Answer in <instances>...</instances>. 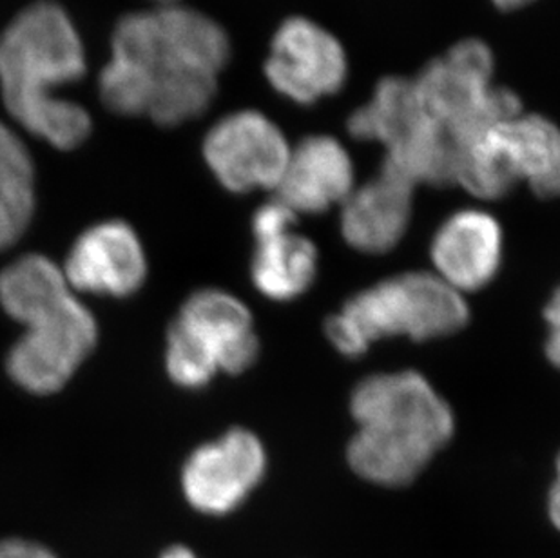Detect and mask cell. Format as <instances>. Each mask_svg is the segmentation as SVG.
Here are the masks:
<instances>
[{"mask_svg":"<svg viewBox=\"0 0 560 558\" xmlns=\"http://www.w3.org/2000/svg\"><path fill=\"white\" fill-rule=\"evenodd\" d=\"M229 54L228 33L200 11L162 4L131 13L113 33L102 101L120 115L178 126L209 107Z\"/></svg>","mask_w":560,"mask_h":558,"instance_id":"obj_1","label":"cell"},{"mask_svg":"<svg viewBox=\"0 0 560 558\" xmlns=\"http://www.w3.org/2000/svg\"><path fill=\"white\" fill-rule=\"evenodd\" d=\"M85 73L73 22L54 2L22 11L0 35V90L5 109L24 129L69 151L90 137L84 107L55 95Z\"/></svg>","mask_w":560,"mask_h":558,"instance_id":"obj_2","label":"cell"},{"mask_svg":"<svg viewBox=\"0 0 560 558\" xmlns=\"http://www.w3.org/2000/svg\"><path fill=\"white\" fill-rule=\"evenodd\" d=\"M350 411L358 432L350 439L347 458L350 468L372 485H410L454 435V411L413 370L360 381Z\"/></svg>","mask_w":560,"mask_h":558,"instance_id":"obj_3","label":"cell"},{"mask_svg":"<svg viewBox=\"0 0 560 558\" xmlns=\"http://www.w3.org/2000/svg\"><path fill=\"white\" fill-rule=\"evenodd\" d=\"M468 319L465 298L443 279L430 272H405L350 298L328 319L327 337L345 358H361L381 339H438L457 333Z\"/></svg>","mask_w":560,"mask_h":558,"instance_id":"obj_4","label":"cell"},{"mask_svg":"<svg viewBox=\"0 0 560 558\" xmlns=\"http://www.w3.org/2000/svg\"><path fill=\"white\" fill-rule=\"evenodd\" d=\"M455 182L487 200L526 182L540 198L560 196V129L539 115L513 116L457 146Z\"/></svg>","mask_w":560,"mask_h":558,"instance_id":"obj_5","label":"cell"},{"mask_svg":"<svg viewBox=\"0 0 560 558\" xmlns=\"http://www.w3.org/2000/svg\"><path fill=\"white\" fill-rule=\"evenodd\" d=\"M349 131L358 140L383 143L385 167L413 185L455 182L457 146L424 109L413 80H381L371 101L350 116Z\"/></svg>","mask_w":560,"mask_h":558,"instance_id":"obj_6","label":"cell"},{"mask_svg":"<svg viewBox=\"0 0 560 558\" xmlns=\"http://www.w3.org/2000/svg\"><path fill=\"white\" fill-rule=\"evenodd\" d=\"M492 77V51L470 38L435 58L413 82L424 109L459 146L521 115V101L512 91L495 88Z\"/></svg>","mask_w":560,"mask_h":558,"instance_id":"obj_7","label":"cell"},{"mask_svg":"<svg viewBox=\"0 0 560 558\" xmlns=\"http://www.w3.org/2000/svg\"><path fill=\"white\" fill-rule=\"evenodd\" d=\"M96 342L98 323L93 312L71 294L13 342L5 356V372L24 392L57 394L73 380Z\"/></svg>","mask_w":560,"mask_h":558,"instance_id":"obj_8","label":"cell"},{"mask_svg":"<svg viewBox=\"0 0 560 558\" xmlns=\"http://www.w3.org/2000/svg\"><path fill=\"white\" fill-rule=\"evenodd\" d=\"M267 472V452L256 433L233 428L196 447L182 468V491L192 510L222 516L249 499Z\"/></svg>","mask_w":560,"mask_h":558,"instance_id":"obj_9","label":"cell"},{"mask_svg":"<svg viewBox=\"0 0 560 558\" xmlns=\"http://www.w3.org/2000/svg\"><path fill=\"white\" fill-rule=\"evenodd\" d=\"M203 156L225 189L247 195L254 189H278L291 146L267 116L240 112L212 127Z\"/></svg>","mask_w":560,"mask_h":558,"instance_id":"obj_10","label":"cell"},{"mask_svg":"<svg viewBox=\"0 0 560 558\" xmlns=\"http://www.w3.org/2000/svg\"><path fill=\"white\" fill-rule=\"evenodd\" d=\"M265 73L281 95L298 104H312L341 90L347 55L332 33L296 16L276 32Z\"/></svg>","mask_w":560,"mask_h":558,"instance_id":"obj_11","label":"cell"},{"mask_svg":"<svg viewBox=\"0 0 560 558\" xmlns=\"http://www.w3.org/2000/svg\"><path fill=\"white\" fill-rule=\"evenodd\" d=\"M63 275L73 292L126 300L145 283L148 258L137 231L129 223L109 220L74 240Z\"/></svg>","mask_w":560,"mask_h":558,"instance_id":"obj_12","label":"cell"},{"mask_svg":"<svg viewBox=\"0 0 560 558\" xmlns=\"http://www.w3.org/2000/svg\"><path fill=\"white\" fill-rule=\"evenodd\" d=\"M502 248L504 237L498 220L479 209H466L439 226L430 259L435 276L463 294L493 281L501 269Z\"/></svg>","mask_w":560,"mask_h":558,"instance_id":"obj_13","label":"cell"},{"mask_svg":"<svg viewBox=\"0 0 560 558\" xmlns=\"http://www.w3.org/2000/svg\"><path fill=\"white\" fill-rule=\"evenodd\" d=\"M173 322L206 348L220 372L242 374L258 359L259 339L253 314L244 301L228 290H196Z\"/></svg>","mask_w":560,"mask_h":558,"instance_id":"obj_14","label":"cell"},{"mask_svg":"<svg viewBox=\"0 0 560 558\" xmlns=\"http://www.w3.org/2000/svg\"><path fill=\"white\" fill-rule=\"evenodd\" d=\"M413 187L383 165L380 176L352 190L343 201L339 223L345 242L365 254H385L396 247L410 225Z\"/></svg>","mask_w":560,"mask_h":558,"instance_id":"obj_15","label":"cell"},{"mask_svg":"<svg viewBox=\"0 0 560 558\" xmlns=\"http://www.w3.org/2000/svg\"><path fill=\"white\" fill-rule=\"evenodd\" d=\"M354 190V165L347 149L332 137H308L291 149L278 200L296 214H319L341 204Z\"/></svg>","mask_w":560,"mask_h":558,"instance_id":"obj_16","label":"cell"},{"mask_svg":"<svg viewBox=\"0 0 560 558\" xmlns=\"http://www.w3.org/2000/svg\"><path fill=\"white\" fill-rule=\"evenodd\" d=\"M71 294L62 267L44 254L21 256L0 272V306L24 327L54 314Z\"/></svg>","mask_w":560,"mask_h":558,"instance_id":"obj_17","label":"cell"},{"mask_svg":"<svg viewBox=\"0 0 560 558\" xmlns=\"http://www.w3.org/2000/svg\"><path fill=\"white\" fill-rule=\"evenodd\" d=\"M317 275V248L308 237L291 231L256 242L250 279L267 300H296L311 289Z\"/></svg>","mask_w":560,"mask_h":558,"instance_id":"obj_18","label":"cell"},{"mask_svg":"<svg viewBox=\"0 0 560 558\" xmlns=\"http://www.w3.org/2000/svg\"><path fill=\"white\" fill-rule=\"evenodd\" d=\"M35 212V167L21 138L0 121V251L13 247Z\"/></svg>","mask_w":560,"mask_h":558,"instance_id":"obj_19","label":"cell"},{"mask_svg":"<svg viewBox=\"0 0 560 558\" xmlns=\"http://www.w3.org/2000/svg\"><path fill=\"white\" fill-rule=\"evenodd\" d=\"M165 372L184 391H201L220 372L206 348L176 322L167 328Z\"/></svg>","mask_w":560,"mask_h":558,"instance_id":"obj_20","label":"cell"},{"mask_svg":"<svg viewBox=\"0 0 560 558\" xmlns=\"http://www.w3.org/2000/svg\"><path fill=\"white\" fill-rule=\"evenodd\" d=\"M296 212L283 201L276 200L264 204L253 217V234L256 242H264L270 237L281 236L294 231L296 225Z\"/></svg>","mask_w":560,"mask_h":558,"instance_id":"obj_21","label":"cell"},{"mask_svg":"<svg viewBox=\"0 0 560 558\" xmlns=\"http://www.w3.org/2000/svg\"><path fill=\"white\" fill-rule=\"evenodd\" d=\"M545 319L548 325L546 358L557 370H560V284L546 305Z\"/></svg>","mask_w":560,"mask_h":558,"instance_id":"obj_22","label":"cell"},{"mask_svg":"<svg viewBox=\"0 0 560 558\" xmlns=\"http://www.w3.org/2000/svg\"><path fill=\"white\" fill-rule=\"evenodd\" d=\"M0 558H59V555L37 540L10 537L0 540Z\"/></svg>","mask_w":560,"mask_h":558,"instance_id":"obj_23","label":"cell"},{"mask_svg":"<svg viewBox=\"0 0 560 558\" xmlns=\"http://www.w3.org/2000/svg\"><path fill=\"white\" fill-rule=\"evenodd\" d=\"M548 515L557 532H560V453L556 461V479L548 491Z\"/></svg>","mask_w":560,"mask_h":558,"instance_id":"obj_24","label":"cell"},{"mask_svg":"<svg viewBox=\"0 0 560 558\" xmlns=\"http://www.w3.org/2000/svg\"><path fill=\"white\" fill-rule=\"evenodd\" d=\"M159 558H200L198 555L192 551V549L187 548L184 544H173L170 548H165L162 554H160Z\"/></svg>","mask_w":560,"mask_h":558,"instance_id":"obj_25","label":"cell"},{"mask_svg":"<svg viewBox=\"0 0 560 558\" xmlns=\"http://www.w3.org/2000/svg\"><path fill=\"white\" fill-rule=\"evenodd\" d=\"M499 8L502 10H517V8H523V5L529 4L532 0H493Z\"/></svg>","mask_w":560,"mask_h":558,"instance_id":"obj_26","label":"cell"},{"mask_svg":"<svg viewBox=\"0 0 560 558\" xmlns=\"http://www.w3.org/2000/svg\"><path fill=\"white\" fill-rule=\"evenodd\" d=\"M156 2H162V4H171V2H175V0H156Z\"/></svg>","mask_w":560,"mask_h":558,"instance_id":"obj_27","label":"cell"}]
</instances>
